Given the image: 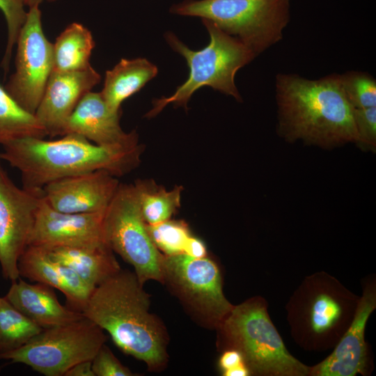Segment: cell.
<instances>
[{
	"mask_svg": "<svg viewBox=\"0 0 376 376\" xmlns=\"http://www.w3.org/2000/svg\"><path fill=\"white\" fill-rule=\"evenodd\" d=\"M277 132L286 141L324 149L357 141L354 108L339 75L309 79L296 74L276 76Z\"/></svg>",
	"mask_w": 376,
	"mask_h": 376,
	"instance_id": "obj_1",
	"label": "cell"
},
{
	"mask_svg": "<svg viewBox=\"0 0 376 376\" xmlns=\"http://www.w3.org/2000/svg\"><path fill=\"white\" fill-rule=\"evenodd\" d=\"M3 147L0 158L19 171L22 187L38 189L63 178L98 170L120 177L138 166L143 151L139 142L101 146L76 134L55 140L25 137Z\"/></svg>",
	"mask_w": 376,
	"mask_h": 376,
	"instance_id": "obj_2",
	"label": "cell"
},
{
	"mask_svg": "<svg viewBox=\"0 0 376 376\" xmlns=\"http://www.w3.org/2000/svg\"><path fill=\"white\" fill-rule=\"evenodd\" d=\"M149 306L135 273L120 269L94 288L81 313L123 352L157 368L166 360L165 338Z\"/></svg>",
	"mask_w": 376,
	"mask_h": 376,
	"instance_id": "obj_3",
	"label": "cell"
},
{
	"mask_svg": "<svg viewBox=\"0 0 376 376\" xmlns=\"http://www.w3.org/2000/svg\"><path fill=\"white\" fill-rule=\"evenodd\" d=\"M203 23L210 34V42L199 51L189 49L173 33L166 34L171 47L187 61L189 77L171 96L155 100L147 117L155 116L171 103L187 109L192 94L205 86L242 101L235 77L256 56L240 40L224 32L212 22L203 19Z\"/></svg>",
	"mask_w": 376,
	"mask_h": 376,
	"instance_id": "obj_4",
	"label": "cell"
},
{
	"mask_svg": "<svg viewBox=\"0 0 376 376\" xmlns=\"http://www.w3.org/2000/svg\"><path fill=\"white\" fill-rule=\"evenodd\" d=\"M171 12L212 22L257 56L283 38L290 19V0H185Z\"/></svg>",
	"mask_w": 376,
	"mask_h": 376,
	"instance_id": "obj_5",
	"label": "cell"
},
{
	"mask_svg": "<svg viewBox=\"0 0 376 376\" xmlns=\"http://www.w3.org/2000/svg\"><path fill=\"white\" fill-rule=\"evenodd\" d=\"M232 349L239 351L251 373L279 376H304L310 368L287 350L262 301L233 306L220 324Z\"/></svg>",
	"mask_w": 376,
	"mask_h": 376,
	"instance_id": "obj_6",
	"label": "cell"
},
{
	"mask_svg": "<svg viewBox=\"0 0 376 376\" xmlns=\"http://www.w3.org/2000/svg\"><path fill=\"white\" fill-rule=\"evenodd\" d=\"M106 337L85 316L73 322L43 329L22 347L0 359L30 366L46 376H64L74 365L91 361Z\"/></svg>",
	"mask_w": 376,
	"mask_h": 376,
	"instance_id": "obj_7",
	"label": "cell"
},
{
	"mask_svg": "<svg viewBox=\"0 0 376 376\" xmlns=\"http://www.w3.org/2000/svg\"><path fill=\"white\" fill-rule=\"evenodd\" d=\"M103 228L107 244L133 266L142 285L164 281V255L149 237L134 185L120 184L104 212Z\"/></svg>",
	"mask_w": 376,
	"mask_h": 376,
	"instance_id": "obj_8",
	"label": "cell"
},
{
	"mask_svg": "<svg viewBox=\"0 0 376 376\" xmlns=\"http://www.w3.org/2000/svg\"><path fill=\"white\" fill-rule=\"evenodd\" d=\"M15 71L4 86L15 102L35 114L53 71V44L45 37L39 6L29 8L16 42Z\"/></svg>",
	"mask_w": 376,
	"mask_h": 376,
	"instance_id": "obj_9",
	"label": "cell"
},
{
	"mask_svg": "<svg viewBox=\"0 0 376 376\" xmlns=\"http://www.w3.org/2000/svg\"><path fill=\"white\" fill-rule=\"evenodd\" d=\"M42 198V189L19 188L0 171V265L5 279L20 276L18 260L29 245Z\"/></svg>",
	"mask_w": 376,
	"mask_h": 376,
	"instance_id": "obj_10",
	"label": "cell"
},
{
	"mask_svg": "<svg viewBox=\"0 0 376 376\" xmlns=\"http://www.w3.org/2000/svg\"><path fill=\"white\" fill-rule=\"evenodd\" d=\"M163 275L183 299L214 323L221 324L233 308L224 295L217 265L206 257L164 255Z\"/></svg>",
	"mask_w": 376,
	"mask_h": 376,
	"instance_id": "obj_11",
	"label": "cell"
},
{
	"mask_svg": "<svg viewBox=\"0 0 376 376\" xmlns=\"http://www.w3.org/2000/svg\"><path fill=\"white\" fill-rule=\"evenodd\" d=\"M104 212H61L50 207L43 197L28 246L51 249L107 244L103 228Z\"/></svg>",
	"mask_w": 376,
	"mask_h": 376,
	"instance_id": "obj_12",
	"label": "cell"
},
{
	"mask_svg": "<svg viewBox=\"0 0 376 376\" xmlns=\"http://www.w3.org/2000/svg\"><path fill=\"white\" fill-rule=\"evenodd\" d=\"M117 178L104 170L63 178L45 185L43 197L61 212H103L119 187Z\"/></svg>",
	"mask_w": 376,
	"mask_h": 376,
	"instance_id": "obj_13",
	"label": "cell"
},
{
	"mask_svg": "<svg viewBox=\"0 0 376 376\" xmlns=\"http://www.w3.org/2000/svg\"><path fill=\"white\" fill-rule=\"evenodd\" d=\"M100 79V75L91 65L79 71H52L35 113L48 136L62 135L68 118L80 100Z\"/></svg>",
	"mask_w": 376,
	"mask_h": 376,
	"instance_id": "obj_14",
	"label": "cell"
},
{
	"mask_svg": "<svg viewBox=\"0 0 376 376\" xmlns=\"http://www.w3.org/2000/svg\"><path fill=\"white\" fill-rule=\"evenodd\" d=\"M375 306V291L368 288L358 301L352 322L334 351L323 361L310 368L311 375L354 376L364 373L367 365L365 328Z\"/></svg>",
	"mask_w": 376,
	"mask_h": 376,
	"instance_id": "obj_15",
	"label": "cell"
},
{
	"mask_svg": "<svg viewBox=\"0 0 376 376\" xmlns=\"http://www.w3.org/2000/svg\"><path fill=\"white\" fill-rule=\"evenodd\" d=\"M120 116V112L112 111L100 93L89 91L68 118L61 136L76 134L101 146L138 143L135 131L126 133L122 130Z\"/></svg>",
	"mask_w": 376,
	"mask_h": 376,
	"instance_id": "obj_16",
	"label": "cell"
},
{
	"mask_svg": "<svg viewBox=\"0 0 376 376\" xmlns=\"http://www.w3.org/2000/svg\"><path fill=\"white\" fill-rule=\"evenodd\" d=\"M5 297L18 311L45 329L79 320L84 315L65 307L52 287L41 283L30 284L18 279Z\"/></svg>",
	"mask_w": 376,
	"mask_h": 376,
	"instance_id": "obj_17",
	"label": "cell"
},
{
	"mask_svg": "<svg viewBox=\"0 0 376 376\" xmlns=\"http://www.w3.org/2000/svg\"><path fill=\"white\" fill-rule=\"evenodd\" d=\"M46 249L53 260L72 268L93 288L120 270L107 244Z\"/></svg>",
	"mask_w": 376,
	"mask_h": 376,
	"instance_id": "obj_18",
	"label": "cell"
},
{
	"mask_svg": "<svg viewBox=\"0 0 376 376\" xmlns=\"http://www.w3.org/2000/svg\"><path fill=\"white\" fill-rule=\"evenodd\" d=\"M157 74V67L146 58H123L107 71L100 93L112 111L120 112L123 102L138 92Z\"/></svg>",
	"mask_w": 376,
	"mask_h": 376,
	"instance_id": "obj_19",
	"label": "cell"
},
{
	"mask_svg": "<svg viewBox=\"0 0 376 376\" xmlns=\"http://www.w3.org/2000/svg\"><path fill=\"white\" fill-rule=\"evenodd\" d=\"M346 300L340 290L325 288L312 291L301 314L306 334L312 339H323L334 333L345 318Z\"/></svg>",
	"mask_w": 376,
	"mask_h": 376,
	"instance_id": "obj_20",
	"label": "cell"
},
{
	"mask_svg": "<svg viewBox=\"0 0 376 376\" xmlns=\"http://www.w3.org/2000/svg\"><path fill=\"white\" fill-rule=\"evenodd\" d=\"M94 47L93 36L86 27L77 22L69 24L53 44V71L73 72L89 68Z\"/></svg>",
	"mask_w": 376,
	"mask_h": 376,
	"instance_id": "obj_21",
	"label": "cell"
},
{
	"mask_svg": "<svg viewBox=\"0 0 376 376\" xmlns=\"http://www.w3.org/2000/svg\"><path fill=\"white\" fill-rule=\"evenodd\" d=\"M47 136L46 130L35 114L20 107L0 84V145L25 137Z\"/></svg>",
	"mask_w": 376,
	"mask_h": 376,
	"instance_id": "obj_22",
	"label": "cell"
},
{
	"mask_svg": "<svg viewBox=\"0 0 376 376\" xmlns=\"http://www.w3.org/2000/svg\"><path fill=\"white\" fill-rule=\"evenodd\" d=\"M142 217L147 224H155L169 219L180 206L182 187L171 190L146 180L134 184Z\"/></svg>",
	"mask_w": 376,
	"mask_h": 376,
	"instance_id": "obj_23",
	"label": "cell"
},
{
	"mask_svg": "<svg viewBox=\"0 0 376 376\" xmlns=\"http://www.w3.org/2000/svg\"><path fill=\"white\" fill-rule=\"evenodd\" d=\"M42 330L5 297H0V356L22 347Z\"/></svg>",
	"mask_w": 376,
	"mask_h": 376,
	"instance_id": "obj_24",
	"label": "cell"
},
{
	"mask_svg": "<svg viewBox=\"0 0 376 376\" xmlns=\"http://www.w3.org/2000/svg\"><path fill=\"white\" fill-rule=\"evenodd\" d=\"M19 275L64 292L61 264L53 260L45 248L28 246L18 260Z\"/></svg>",
	"mask_w": 376,
	"mask_h": 376,
	"instance_id": "obj_25",
	"label": "cell"
},
{
	"mask_svg": "<svg viewBox=\"0 0 376 376\" xmlns=\"http://www.w3.org/2000/svg\"><path fill=\"white\" fill-rule=\"evenodd\" d=\"M146 228L152 243L166 256L183 253L185 243L191 235L188 225L182 220L146 224Z\"/></svg>",
	"mask_w": 376,
	"mask_h": 376,
	"instance_id": "obj_26",
	"label": "cell"
},
{
	"mask_svg": "<svg viewBox=\"0 0 376 376\" xmlns=\"http://www.w3.org/2000/svg\"><path fill=\"white\" fill-rule=\"evenodd\" d=\"M345 97L354 109L376 107V80L369 73L347 71L339 75Z\"/></svg>",
	"mask_w": 376,
	"mask_h": 376,
	"instance_id": "obj_27",
	"label": "cell"
},
{
	"mask_svg": "<svg viewBox=\"0 0 376 376\" xmlns=\"http://www.w3.org/2000/svg\"><path fill=\"white\" fill-rule=\"evenodd\" d=\"M24 6V0H0V10L4 15L8 29L7 44L1 62L6 72L9 69L13 48L26 18Z\"/></svg>",
	"mask_w": 376,
	"mask_h": 376,
	"instance_id": "obj_28",
	"label": "cell"
},
{
	"mask_svg": "<svg viewBox=\"0 0 376 376\" xmlns=\"http://www.w3.org/2000/svg\"><path fill=\"white\" fill-rule=\"evenodd\" d=\"M357 131L356 145L361 150L375 152L376 149V107L354 109Z\"/></svg>",
	"mask_w": 376,
	"mask_h": 376,
	"instance_id": "obj_29",
	"label": "cell"
},
{
	"mask_svg": "<svg viewBox=\"0 0 376 376\" xmlns=\"http://www.w3.org/2000/svg\"><path fill=\"white\" fill-rule=\"evenodd\" d=\"M95 376H132L134 374L124 366L104 344L91 361Z\"/></svg>",
	"mask_w": 376,
	"mask_h": 376,
	"instance_id": "obj_30",
	"label": "cell"
},
{
	"mask_svg": "<svg viewBox=\"0 0 376 376\" xmlns=\"http://www.w3.org/2000/svg\"><path fill=\"white\" fill-rule=\"evenodd\" d=\"M183 253L192 258H201L206 257L207 250L202 240L191 235L185 243Z\"/></svg>",
	"mask_w": 376,
	"mask_h": 376,
	"instance_id": "obj_31",
	"label": "cell"
},
{
	"mask_svg": "<svg viewBox=\"0 0 376 376\" xmlns=\"http://www.w3.org/2000/svg\"><path fill=\"white\" fill-rule=\"evenodd\" d=\"M244 363L242 354L234 349L224 352L219 359V366L223 373Z\"/></svg>",
	"mask_w": 376,
	"mask_h": 376,
	"instance_id": "obj_32",
	"label": "cell"
},
{
	"mask_svg": "<svg viewBox=\"0 0 376 376\" xmlns=\"http://www.w3.org/2000/svg\"><path fill=\"white\" fill-rule=\"evenodd\" d=\"M91 361H84L76 363L65 373L64 376H95Z\"/></svg>",
	"mask_w": 376,
	"mask_h": 376,
	"instance_id": "obj_33",
	"label": "cell"
},
{
	"mask_svg": "<svg viewBox=\"0 0 376 376\" xmlns=\"http://www.w3.org/2000/svg\"><path fill=\"white\" fill-rule=\"evenodd\" d=\"M223 373L225 376H247L250 375V371L245 363H242Z\"/></svg>",
	"mask_w": 376,
	"mask_h": 376,
	"instance_id": "obj_34",
	"label": "cell"
},
{
	"mask_svg": "<svg viewBox=\"0 0 376 376\" xmlns=\"http://www.w3.org/2000/svg\"><path fill=\"white\" fill-rule=\"evenodd\" d=\"M43 0H24V3L25 4V6H29V8L33 6H36V5H40V3L41 2H42ZM49 2H54V1H56L57 0H46Z\"/></svg>",
	"mask_w": 376,
	"mask_h": 376,
	"instance_id": "obj_35",
	"label": "cell"
},
{
	"mask_svg": "<svg viewBox=\"0 0 376 376\" xmlns=\"http://www.w3.org/2000/svg\"><path fill=\"white\" fill-rule=\"evenodd\" d=\"M3 170V168L1 166V158H0V171Z\"/></svg>",
	"mask_w": 376,
	"mask_h": 376,
	"instance_id": "obj_36",
	"label": "cell"
}]
</instances>
